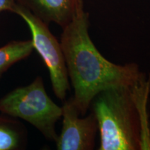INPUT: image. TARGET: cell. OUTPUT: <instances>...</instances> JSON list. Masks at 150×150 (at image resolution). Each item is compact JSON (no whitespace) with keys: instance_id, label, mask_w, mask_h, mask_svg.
I'll return each mask as SVG.
<instances>
[{"instance_id":"cell-1","label":"cell","mask_w":150,"mask_h":150,"mask_svg":"<svg viewBox=\"0 0 150 150\" xmlns=\"http://www.w3.org/2000/svg\"><path fill=\"white\" fill-rule=\"evenodd\" d=\"M88 17L83 0H79L72 20L63 28L60 41L74 89L71 98L81 116L86 115L101 91L133 85L145 74L136 63L115 64L102 55L89 35Z\"/></svg>"},{"instance_id":"cell-2","label":"cell","mask_w":150,"mask_h":150,"mask_svg":"<svg viewBox=\"0 0 150 150\" xmlns=\"http://www.w3.org/2000/svg\"><path fill=\"white\" fill-rule=\"evenodd\" d=\"M150 76L131 86L101 91L92 102L99 134V150L150 149L147 112Z\"/></svg>"},{"instance_id":"cell-3","label":"cell","mask_w":150,"mask_h":150,"mask_svg":"<svg viewBox=\"0 0 150 150\" xmlns=\"http://www.w3.org/2000/svg\"><path fill=\"white\" fill-rule=\"evenodd\" d=\"M0 112L28 122L49 140H57L56 124L61 118L62 108L49 97L40 76L0 99Z\"/></svg>"},{"instance_id":"cell-4","label":"cell","mask_w":150,"mask_h":150,"mask_svg":"<svg viewBox=\"0 0 150 150\" xmlns=\"http://www.w3.org/2000/svg\"><path fill=\"white\" fill-rule=\"evenodd\" d=\"M13 13L21 17L29 27L34 50L48 69L54 95L65 100L70 83L61 43L50 31L47 24L27 8L17 4Z\"/></svg>"},{"instance_id":"cell-5","label":"cell","mask_w":150,"mask_h":150,"mask_svg":"<svg viewBox=\"0 0 150 150\" xmlns=\"http://www.w3.org/2000/svg\"><path fill=\"white\" fill-rule=\"evenodd\" d=\"M62 108L63 125L56 145L59 150H92L98 132L96 116L92 111L81 117L72 98L65 101Z\"/></svg>"},{"instance_id":"cell-6","label":"cell","mask_w":150,"mask_h":150,"mask_svg":"<svg viewBox=\"0 0 150 150\" xmlns=\"http://www.w3.org/2000/svg\"><path fill=\"white\" fill-rule=\"evenodd\" d=\"M18 4L29 10L49 25L54 22L62 29L74 16L79 0H16Z\"/></svg>"},{"instance_id":"cell-7","label":"cell","mask_w":150,"mask_h":150,"mask_svg":"<svg viewBox=\"0 0 150 150\" xmlns=\"http://www.w3.org/2000/svg\"><path fill=\"white\" fill-rule=\"evenodd\" d=\"M27 135L20 122L0 116V150H18L24 147Z\"/></svg>"},{"instance_id":"cell-8","label":"cell","mask_w":150,"mask_h":150,"mask_svg":"<svg viewBox=\"0 0 150 150\" xmlns=\"http://www.w3.org/2000/svg\"><path fill=\"white\" fill-rule=\"evenodd\" d=\"M34 47L32 40H13L0 47V77L18 61L25 59Z\"/></svg>"},{"instance_id":"cell-9","label":"cell","mask_w":150,"mask_h":150,"mask_svg":"<svg viewBox=\"0 0 150 150\" xmlns=\"http://www.w3.org/2000/svg\"><path fill=\"white\" fill-rule=\"evenodd\" d=\"M16 5V0H0V13L2 11H10L13 13Z\"/></svg>"}]
</instances>
